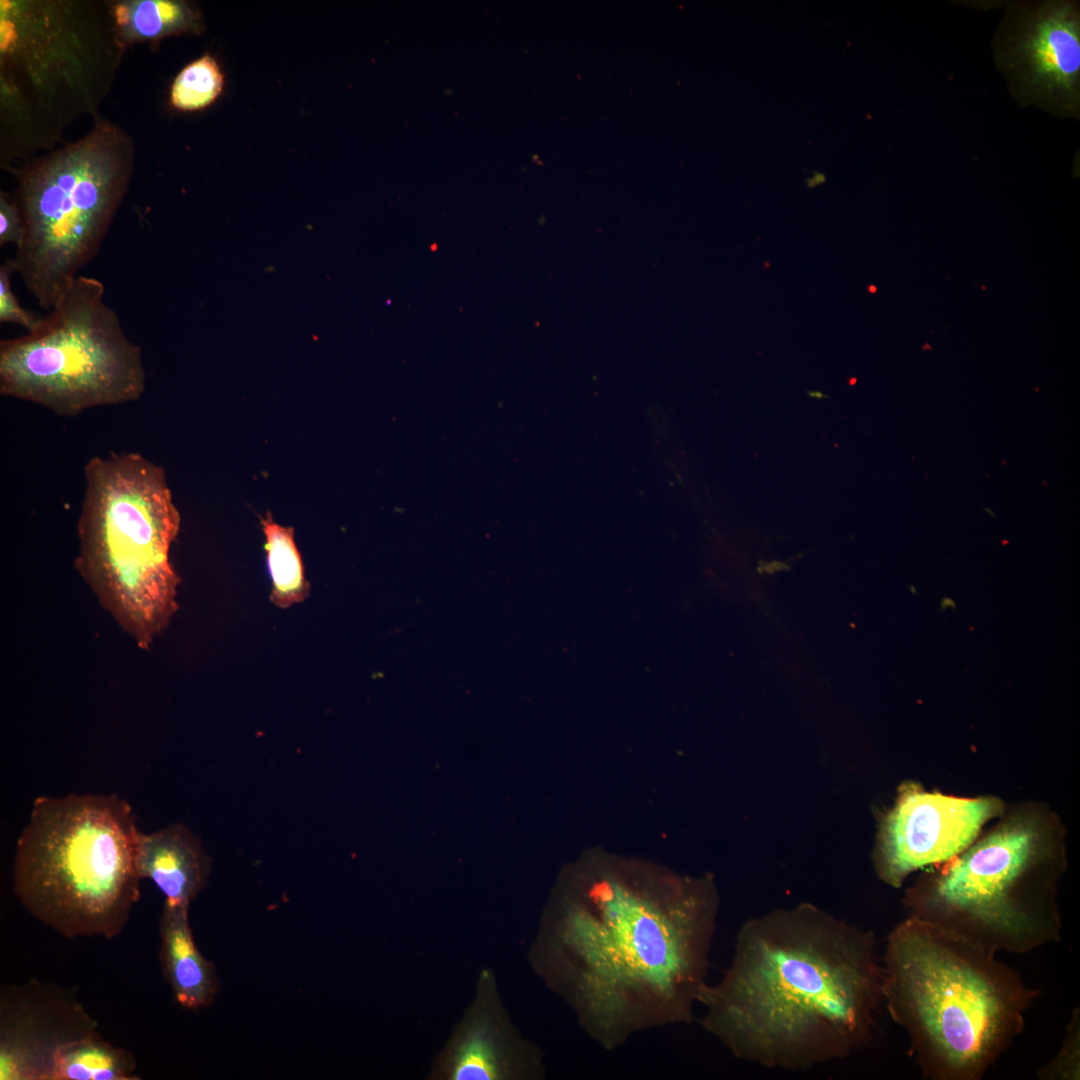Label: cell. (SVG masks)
Segmentation results:
<instances>
[{
	"instance_id": "cell-1",
	"label": "cell",
	"mask_w": 1080,
	"mask_h": 1080,
	"mask_svg": "<svg viewBox=\"0 0 1080 1080\" xmlns=\"http://www.w3.org/2000/svg\"><path fill=\"white\" fill-rule=\"evenodd\" d=\"M719 898L709 876L595 858L567 875L528 952L534 973L611 1051L688 1025L708 984Z\"/></svg>"
},
{
	"instance_id": "cell-2",
	"label": "cell",
	"mask_w": 1080,
	"mask_h": 1080,
	"mask_svg": "<svg viewBox=\"0 0 1080 1080\" xmlns=\"http://www.w3.org/2000/svg\"><path fill=\"white\" fill-rule=\"evenodd\" d=\"M883 970L872 930L811 904L746 920L699 1005L735 1058L791 1072L846 1059L873 1038Z\"/></svg>"
},
{
	"instance_id": "cell-3",
	"label": "cell",
	"mask_w": 1080,
	"mask_h": 1080,
	"mask_svg": "<svg viewBox=\"0 0 1080 1080\" xmlns=\"http://www.w3.org/2000/svg\"><path fill=\"white\" fill-rule=\"evenodd\" d=\"M987 951L909 916L889 933L883 1005L930 1080H980L1022 1034L1039 991Z\"/></svg>"
},
{
	"instance_id": "cell-4",
	"label": "cell",
	"mask_w": 1080,
	"mask_h": 1080,
	"mask_svg": "<svg viewBox=\"0 0 1080 1080\" xmlns=\"http://www.w3.org/2000/svg\"><path fill=\"white\" fill-rule=\"evenodd\" d=\"M124 48L109 4L1 0V166L53 147L77 118L96 117Z\"/></svg>"
},
{
	"instance_id": "cell-5",
	"label": "cell",
	"mask_w": 1080,
	"mask_h": 1080,
	"mask_svg": "<svg viewBox=\"0 0 1080 1080\" xmlns=\"http://www.w3.org/2000/svg\"><path fill=\"white\" fill-rule=\"evenodd\" d=\"M140 832L115 794L38 797L13 863L24 908L67 938L111 939L140 899Z\"/></svg>"
},
{
	"instance_id": "cell-6",
	"label": "cell",
	"mask_w": 1080,
	"mask_h": 1080,
	"mask_svg": "<svg viewBox=\"0 0 1080 1080\" xmlns=\"http://www.w3.org/2000/svg\"><path fill=\"white\" fill-rule=\"evenodd\" d=\"M75 567L137 646L149 649L178 610L170 548L181 517L164 469L140 453L91 457Z\"/></svg>"
},
{
	"instance_id": "cell-7",
	"label": "cell",
	"mask_w": 1080,
	"mask_h": 1080,
	"mask_svg": "<svg viewBox=\"0 0 1080 1080\" xmlns=\"http://www.w3.org/2000/svg\"><path fill=\"white\" fill-rule=\"evenodd\" d=\"M97 116L81 139L8 169L23 220L12 261L44 309L59 302L98 254L131 184L134 142Z\"/></svg>"
},
{
	"instance_id": "cell-8",
	"label": "cell",
	"mask_w": 1080,
	"mask_h": 1080,
	"mask_svg": "<svg viewBox=\"0 0 1080 1080\" xmlns=\"http://www.w3.org/2000/svg\"><path fill=\"white\" fill-rule=\"evenodd\" d=\"M104 295L102 281L79 275L32 331L1 340V395L68 417L140 399L142 350Z\"/></svg>"
},
{
	"instance_id": "cell-9",
	"label": "cell",
	"mask_w": 1080,
	"mask_h": 1080,
	"mask_svg": "<svg viewBox=\"0 0 1080 1080\" xmlns=\"http://www.w3.org/2000/svg\"><path fill=\"white\" fill-rule=\"evenodd\" d=\"M1046 859L1033 826L1004 824L913 889L909 916L995 954L1056 943L1063 924L1048 882L1039 880Z\"/></svg>"
},
{
	"instance_id": "cell-10",
	"label": "cell",
	"mask_w": 1080,
	"mask_h": 1080,
	"mask_svg": "<svg viewBox=\"0 0 1080 1080\" xmlns=\"http://www.w3.org/2000/svg\"><path fill=\"white\" fill-rule=\"evenodd\" d=\"M995 62L1014 97L1059 117L1080 109V16L1070 1L1012 4L997 29Z\"/></svg>"
},
{
	"instance_id": "cell-11",
	"label": "cell",
	"mask_w": 1080,
	"mask_h": 1080,
	"mask_svg": "<svg viewBox=\"0 0 1080 1080\" xmlns=\"http://www.w3.org/2000/svg\"><path fill=\"white\" fill-rule=\"evenodd\" d=\"M1000 812L994 798H957L904 786L881 825L875 869L884 882L900 887L912 872L959 855Z\"/></svg>"
},
{
	"instance_id": "cell-12",
	"label": "cell",
	"mask_w": 1080,
	"mask_h": 1080,
	"mask_svg": "<svg viewBox=\"0 0 1080 1080\" xmlns=\"http://www.w3.org/2000/svg\"><path fill=\"white\" fill-rule=\"evenodd\" d=\"M544 1053L512 1022L492 970L485 968L475 995L434 1058L431 1080H541Z\"/></svg>"
},
{
	"instance_id": "cell-13",
	"label": "cell",
	"mask_w": 1080,
	"mask_h": 1080,
	"mask_svg": "<svg viewBox=\"0 0 1080 1080\" xmlns=\"http://www.w3.org/2000/svg\"><path fill=\"white\" fill-rule=\"evenodd\" d=\"M96 1027L68 990L38 981L2 988L0 1079L47 1080L54 1054Z\"/></svg>"
},
{
	"instance_id": "cell-14",
	"label": "cell",
	"mask_w": 1080,
	"mask_h": 1080,
	"mask_svg": "<svg viewBox=\"0 0 1080 1080\" xmlns=\"http://www.w3.org/2000/svg\"><path fill=\"white\" fill-rule=\"evenodd\" d=\"M137 869L165 896V904L187 907L204 888L211 859L199 838L182 824L140 833Z\"/></svg>"
},
{
	"instance_id": "cell-15",
	"label": "cell",
	"mask_w": 1080,
	"mask_h": 1080,
	"mask_svg": "<svg viewBox=\"0 0 1080 1080\" xmlns=\"http://www.w3.org/2000/svg\"><path fill=\"white\" fill-rule=\"evenodd\" d=\"M189 908L164 903L160 919V962L175 1000L187 1009L207 1007L218 991L214 965L195 945Z\"/></svg>"
},
{
	"instance_id": "cell-16",
	"label": "cell",
	"mask_w": 1080,
	"mask_h": 1080,
	"mask_svg": "<svg viewBox=\"0 0 1080 1080\" xmlns=\"http://www.w3.org/2000/svg\"><path fill=\"white\" fill-rule=\"evenodd\" d=\"M122 44L158 41L183 34H201L203 15L194 3L180 0L108 2Z\"/></svg>"
},
{
	"instance_id": "cell-17",
	"label": "cell",
	"mask_w": 1080,
	"mask_h": 1080,
	"mask_svg": "<svg viewBox=\"0 0 1080 1080\" xmlns=\"http://www.w3.org/2000/svg\"><path fill=\"white\" fill-rule=\"evenodd\" d=\"M136 1063L98 1033L71 1041L53 1056L47 1080H134Z\"/></svg>"
},
{
	"instance_id": "cell-18",
	"label": "cell",
	"mask_w": 1080,
	"mask_h": 1080,
	"mask_svg": "<svg viewBox=\"0 0 1080 1080\" xmlns=\"http://www.w3.org/2000/svg\"><path fill=\"white\" fill-rule=\"evenodd\" d=\"M260 522L265 536L266 564L272 584L270 601L283 609L303 602L310 594V584L305 578L294 529L276 523L269 512Z\"/></svg>"
},
{
	"instance_id": "cell-19",
	"label": "cell",
	"mask_w": 1080,
	"mask_h": 1080,
	"mask_svg": "<svg viewBox=\"0 0 1080 1080\" xmlns=\"http://www.w3.org/2000/svg\"><path fill=\"white\" fill-rule=\"evenodd\" d=\"M224 74L210 54L185 66L170 90L171 105L181 111H198L210 106L222 94Z\"/></svg>"
},
{
	"instance_id": "cell-20",
	"label": "cell",
	"mask_w": 1080,
	"mask_h": 1080,
	"mask_svg": "<svg viewBox=\"0 0 1080 1080\" xmlns=\"http://www.w3.org/2000/svg\"><path fill=\"white\" fill-rule=\"evenodd\" d=\"M1041 1080H1079L1080 1078V1010L1075 1008L1066 1028V1035L1056 1056L1036 1071Z\"/></svg>"
},
{
	"instance_id": "cell-21",
	"label": "cell",
	"mask_w": 1080,
	"mask_h": 1080,
	"mask_svg": "<svg viewBox=\"0 0 1080 1080\" xmlns=\"http://www.w3.org/2000/svg\"><path fill=\"white\" fill-rule=\"evenodd\" d=\"M13 273H16V270L12 259L6 260L1 264L0 322L20 325L25 328L27 332H30L38 325L41 317L35 316L20 305L11 287V277Z\"/></svg>"
},
{
	"instance_id": "cell-22",
	"label": "cell",
	"mask_w": 1080,
	"mask_h": 1080,
	"mask_svg": "<svg viewBox=\"0 0 1080 1080\" xmlns=\"http://www.w3.org/2000/svg\"><path fill=\"white\" fill-rule=\"evenodd\" d=\"M23 235L20 210L7 192H0V246L12 243L17 246Z\"/></svg>"
},
{
	"instance_id": "cell-23",
	"label": "cell",
	"mask_w": 1080,
	"mask_h": 1080,
	"mask_svg": "<svg viewBox=\"0 0 1080 1080\" xmlns=\"http://www.w3.org/2000/svg\"><path fill=\"white\" fill-rule=\"evenodd\" d=\"M869 289H870V291H871V292H875V291H876V288H875L874 286H871V287H870Z\"/></svg>"
}]
</instances>
